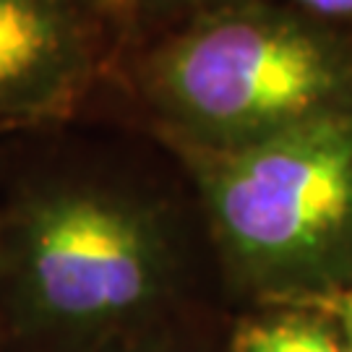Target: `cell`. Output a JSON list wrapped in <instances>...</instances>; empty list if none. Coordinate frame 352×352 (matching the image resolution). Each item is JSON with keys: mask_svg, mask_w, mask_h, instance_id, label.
I'll return each mask as SVG.
<instances>
[{"mask_svg": "<svg viewBox=\"0 0 352 352\" xmlns=\"http://www.w3.org/2000/svg\"><path fill=\"white\" fill-rule=\"evenodd\" d=\"M157 84L183 126L219 149L340 104L347 63L329 37L274 13H225L162 55Z\"/></svg>", "mask_w": 352, "mask_h": 352, "instance_id": "3", "label": "cell"}, {"mask_svg": "<svg viewBox=\"0 0 352 352\" xmlns=\"http://www.w3.org/2000/svg\"><path fill=\"white\" fill-rule=\"evenodd\" d=\"M298 3L321 16H350L352 13V0H298Z\"/></svg>", "mask_w": 352, "mask_h": 352, "instance_id": "6", "label": "cell"}, {"mask_svg": "<svg viewBox=\"0 0 352 352\" xmlns=\"http://www.w3.org/2000/svg\"><path fill=\"white\" fill-rule=\"evenodd\" d=\"M160 269L149 219L89 186H32L0 222V277L26 327L81 329L118 318L149 300Z\"/></svg>", "mask_w": 352, "mask_h": 352, "instance_id": "2", "label": "cell"}, {"mask_svg": "<svg viewBox=\"0 0 352 352\" xmlns=\"http://www.w3.org/2000/svg\"><path fill=\"white\" fill-rule=\"evenodd\" d=\"M230 248L266 274H327L352 232V113L331 107L206 162Z\"/></svg>", "mask_w": 352, "mask_h": 352, "instance_id": "1", "label": "cell"}, {"mask_svg": "<svg viewBox=\"0 0 352 352\" xmlns=\"http://www.w3.org/2000/svg\"><path fill=\"white\" fill-rule=\"evenodd\" d=\"M235 352H344L324 327L302 318L256 321L235 334Z\"/></svg>", "mask_w": 352, "mask_h": 352, "instance_id": "5", "label": "cell"}, {"mask_svg": "<svg viewBox=\"0 0 352 352\" xmlns=\"http://www.w3.org/2000/svg\"><path fill=\"white\" fill-rule=\"evenodd\" d=\"M91 76L81 0H0V126L65 115Z\"/></svg>", "mask_w": 352, "mask_h": 352, "instance_id": "4", "label": "cell"}, {"mask_svg": "<svg viewBox=\"0 0 352 352\" xmlns=\"http://www.w3.org/2000/svg\"><path fill=\"white\" fill-rule=\"evenodd\" d=\"M340 316L344 321V331H347V350L344 352H352V295L340 302Z\"/></svg>", "mask_w": 352, "mask_h": 352, "instance_id": "7", "label": "cell"}]
</instances>
